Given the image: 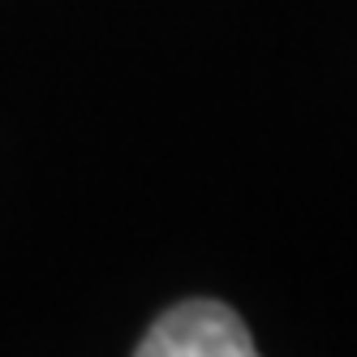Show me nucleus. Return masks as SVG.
Masks as SVG:
<instances>
[{
    "mask_svg": "<svg viewBox=\"0 0 357 357\" xmlns=\"http://www.w3.org/2000/svg\"><path fill=\"white\" fill-rule=\"evenodd\" d=\"M134 357H263L245 323L220 301H181L146 331Z\"/></svg>",
    "mask_w": 357,
    "mask_h": 357,
    "instance_id": "1",
    "label": "nucleus"
}]
</instances>
